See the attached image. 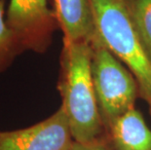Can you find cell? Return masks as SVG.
<instances>
[{
    "mask_svg": "<svg viewBox=\"0 0 151 150\" xmlns=\"http://www.w3.org/2000/svg\"><path fill=\"white\" fill-rule=\"evenodd\" d=\"M93 46L85 42L63 43L58 89L62 107L74 141H98L101 133L99 111L92 76Z\"/></svg>",
    "mask_w": 151,
    "mask_h": 150,
    "instance_id": "obj_1",
    "label": "cell"
},
{
    "mask_svg": "<svg viewBox=\"0 0 151 150\" xmlns=\"http://www.w3.org/2000/svg\"><path fill=\"white\" fill-rule=\"evenodd\" d=\"M102 44L129 67L139 94L151 104V59L134 29L123 0H91Z\"/></svg>",
    "mask_w": 151,
    "mask_h": 150,
    "instance_id": "obj_2",
    "label": "cell"
},
{
    "mask_svg": "<svg viewBox=\"0 0 151 150\" xmlns=\"http://www.w3.org/2000/svg\"><path fill=\"white\" fill-rule=\"evenodd\" d=\"M92 76L102 120L111 126L118 117L134 108L139 84L102 43L93 46Z\"/></svg>",
    "mask_w": 151,
    "mask_h": 150,
    "instance_id": "obj_3",
    "label": "cell"
},
{
    "mask_svg": "<svg viewBox=\"0 0 151 150\" xmlns=\"http://www.w3.org/2000/svg\"><path fill=\"white\" fill-rule=\"evenodd\" d=\"M6 21L24 50L44 53L59 25L48 0H9Z\"/></svg>",
    "mask_w": 151,
    "mask_h": 150,
    "instance_id": "obj_4",
    "label": "cell"
},
{
    "mask_svg": "<svg viewBox=\"0 0 151 150\" xmlns=\"http://www.w3.org/2000/svg\"><path fill=\"white\" fill-rule=\"evenodd\" d=\"M73 141L62 107L30 127L0 132V150H69Z\"/></svg>",
    "mask_w": 151,
    "mask_h": 150,
    "instance_id": "obj_5",
    "label": "cell"
},
{
    "mask_svg": "<svg viewBox=\"0 0 151 150\" xmlns=\"http://www.w3.org/2000/svg\"><path fill=\"white\" fill-rule=\"evenodd\" d=\"M63 43L85 42L94 46L99 38L91 0H51Z\"/></svg>",
    "mask_w": 151,
    "mask_h": 150,
    "instance_id": "obj_6",
    "label": "cell"
},
{
    "mask_svg": "<svg viewBox=\"0 0 151 150\" xmlns=\"http://www.w3.org/2000/svg\"><path fill=\"white\" fill-rule=\"evenodd\" d=\"M110 128L117 150H151V131L134 107L118 117Z\"/></svg>",
    "mask_w": 151,
    "mask_h": 150,
    "instance_id": "obj_7",
    "label": "cell"
},
{
    "mask_svg": "<svg viewBox=\"0 0 151 150\" xmlns=\"http://www.w3.org/2000/svg\"><path fill=\"white\" fill-rule=\"evenodd\" d=\"M147 55L151 59V0H123Z\"/></svg>",
    "mask_w": 151,
    "mask_h": 150,
    "instance_id": "obj_8",
    "label": "cell"
},
{
    "mask_svg": "<svg viewBox=\"0 0 151 150\" xmlns=\"http://www.w3.org/2000/svg\"><path fill=\"white\" fill-rule=\"evenodd\" d=\"M6 0H0V73L4 72L24 50V46L6 21Z\"/></svg>",
    "mask_w": 151,
    "mask_h": 150,
    "instance_id": "obj_9",
    "label": "cell"
},
{
    "mask_svg": "<svg viewBox=\"0 0 151 150\" xmlns=\"http://www.w3.org/2000/svg\"><path fill=\"white\" fill-rule=\"evenodd\" d=\"M69 150H107V148L104 143L99 142L98 140V141L89 142V143H81V142L73 141Z\"/></svg>",
    "mask_w": 151,
    "mask_h": 150,
    "instance_id": "obj_10",
    "label": "cell"
},
{
    "mask_svg": "<svg viewBox=\"0 0 151 150\" xmlns=\"http://www.w3.org/2000/svg\"><path fill=\"white\" fill-rule=\"evenodd\" d=\"M149 106H150V114H151V104L149 105Z\"/></svg>",
    "mask_w": 151,
    "mask_h": 150,
    "instance_id": "obj_11",
    "label": "cell"
}]
</instances>
